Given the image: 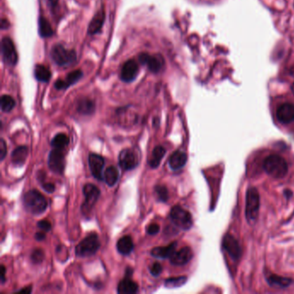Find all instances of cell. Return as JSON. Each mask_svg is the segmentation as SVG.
I'll return each mask as SVG.
<instances>
[{"mask_svg":"<svg viewBox=\"0 0 294 294\" xmlns=\"http://www.w3.org/2000/svg\"><path fill=\"white\" fill-rule=\"evenodd\" d=\"M100 247L98 235L95 233L87 236L75 248V255L78 257H89L95 255Z\"/></svg>","mask_w":294,"mask_h":294,"instance_id":"277c9868","label":"cell"},{"mask_svg":"<svg viewBox=\"0 0 294 294\" xmlns=\"http://www.w3.org/2000/svg\"><path fill=\"white\" fill-rule=\"evenodd\" d=\"M223 248L235 261H238L241 257V247L233 236L228 234L223 238Z\"/></svg>","mask_w":294,"mask_h":294,"instance_id":"4fadbf2b","label":"cell"},{"mask_svg":"<svg viewBox=\"0 0 294 294\" xmlns=\"http://www.w3.org/2000/svg\"><path fill=\"white\" fill-rule=\"evenodd\" d=\"M16 102L14 99L10 95H3L1 98V109L4 112H10L13 110Z\"/></svg>","mask_w":294,"mask_h":294,"instance_id":"1f68e13d","label":"cell"},{"mask_svg":"<svg viewBox=\"0 0 294 294\" xmlns=\"http://www.w3.org/2000/svg\"><path fill=\"white\" fill-rule=\"evenodd\" d=\"M44 259V253L41 249L34 250L31 255V260L35 264H39L42 263Z\"/></svg>","mask_w":294,"mask_h":294,"instance_id":"836d02e7","label":"cell"},{"mask_svg":"<svg viewBox=\"0 0 294 294\" xmlns=\"http://www.w3.org/2000/svg\"><path fill=\"white\" fill-rule=\"evenodd\" d=\"M8 26H9V22L6 20V19H3L2 20V25H1V27L3 29H5V28H8Z\"/></svg>","mask_w":294,"mask_h":294,"instance_id":"7bdbcfd3","label":"cell"},{"mask_svg":"<svg viewBox=\"0 0 294 294\" xmlns=\"http://www.w3.org/2000/svg\"><path fill=\"white\" fill-rule=\"evenodd\" d=\"M89 167L92 172L93 177L104 181V167H105V160L102 156L97 154H90L88 156Z\"/></svg>","mask_w":294,"mask_h":294,"instance_id":"7c38bea8","label":"cell"},{"mask_svg":"<svg viewBox=\"0 0 294 294\" xmlns=\"http://www.w3.org/2000/svg\"><path fill=\"white\" fill-rule=\"evenodd\" d=\"M267 282L271 287H278V288H287L291 284L293 283V280L289 278L278 276V275H271L267 278Z\"/></svg>","mask_w":294,"mask_h":294,"instance_id":"4316f807","label":"cell"},{"mask_svg":"<svg viewBox=\"0 0 294 294\" xmlns=\"http://www.w3.org/2000/svg\"><path fill=\"white\" fill-rule=\"evenodd\" d=\"M263 167L267 174L275 179L285 177L288 172V165L286 160L278 155L267 156L263 162Z\"/></svg>","mask_w":294,"mask_h":294,"instance_id":"6da1fadb","label":"cell"},{"mask_svg":"<svg viewBox=\"0 0 294 294\" xmlns=\"http://www.w3.org/2000/svg\"><path fill=\"white\" fill-rule=\"evenodd\" d=\"M77 110L82 115H91L95 110V104L92 100L84 98L79 100L77 103Z\"/></svg>","mask_w":294,"mask_h":294,"instance_id":"d4e9b609","label":"cell"},{"mask_svg":"<svg viewBox=\"0 0 294 294\" xmlns=\"http://www.w3.org/2000/svg\"><path fill=\"white\" fill-rule=\"evenodd\" d=\"M138 291L137 284L133 280L126 277L124 280H121L117 286V293L120 294H134Z\"/></svg>","mask_w":294,"mask_h":294,"instance_id":"44dd1931","label":"cell"},{"mask_svg":"<svg viewBox=\"0 0 294 294\" xmlns=\"http://www.w3.org/2000/svg\"><path fill=\"white\" fill-rule=\"evenodd\" d=\"M139 61L142 65H145L149 70L157 74L164 67V59L160 54H150L148 53H142L139 54Z\"/></svg>","mask_w":294,"mask_h":294,"instance_id":"9c48e42d","label":"cell"},{"mask_svg":"<svg viewBox=\"0 0 294 294\" xmlns=\"http://www.w3.org/2000/svg\"><path fill=\"white\" fill-rule=\"evenodd\" d=\"M165 154H166V149H164L162 146H156V148L153 150L150 158H149V166L152 168H156V167H159L160 163L163 159Z\"/></svg>","mask_w":294,"mask_h":294,"instance_id":"cb8c5ba5","label":"cell"},{"mask_svg":"<svg viewBox=\"0 0 294 294\" xmlns=\"http://www.w3.org/2000/svg\"><path fill=\"white\" fill-rule=\"evenodd\" d=\"M291 88H292V91H293V92H294V83L293 84V85H292V87H291Z\"/></svg>","mask_w":294,"mask_h":294,"instance_id":"ee69618b","label":"cell"},{"mask_svg":"<svg viewBox=\"0 0 294 294\" xmlns=\"http://www.w3.org/2000/svg\"><path fill=\"white\" fill-rule=\"evenodd\" d=\"M39 34L42 37H50L53 35V29L46 18L41 17L39 18Z\"/></svg>","mask_w":294,"mask_h":294,"instance_id":"f546056e","label":"cell"},{"mask_svg":"<svg viewBox=\"0 0 294 294\" xmlns=\"http://www.w3.org/2000/svg\"><path fill=\"white\" fill-rule=\"evenodd\" d=\"M119 177V173L113 166L107 167L104 173V181L109 187H113L117 183Z\"/></svg>","mask_w":294,"mask_h":294,"instance_id":"484cf974","label":"cell"},{"mask_svg":"<svg viewBox=\"0 0 294 294\" xmlns=\"http://www.w3.org/2000/svg\"><path fill=\"white\" fill-rule=\"evenodd\" d=\"M160 231V225L156 223H152L147 228V233L149 235H156Z\"/></svg>","mask_w":294,"mask_h":294,"instance_id":"74e56055","label":"cell"},{"mask_svg":"<svg viewBox=\"0 0 294 294\" xmlns=\"http://www.w3.org/2000/svg\"><path fill=\"white\" fill-rule=\"evenodd\" d=\"M260 209V195L257 189L251 187L248 189L246 194V217L249 222L255 221L259 214Z\"/></svg>","mask_w":294,"mask_h":294,"instance_id":"8992f818","label":"cell"},{"mask_svg":"<svg viewBox=\"0 0 294 294\" xmlns=\"http://www.w3.org/2000/svg\"><path fill=\"white\" fill-rule=\"evenodd\" d=\"M83 76V73L80 70H75V71L71 72L69 73L66 79L64 80H58L54 86L55 88L58 90H64V89H67L71 86L72 85L75 84L76 82H78Z\"/></svg>","mask_w":294,"mask_h":294,"instance_id":"e0dca14e","label":"cell"},{"mask_svg":"<svg viewBox=\"0 0 294 294\" xmlns=\"http://www.w3.org/2000/svg\"><path fill=\"white\" fill-rule=\"evenodd\" d=\"M37 226L41 231L49 232L51 231V223L48 220H42L37 223Z\"/></svg>","mask_w":294,"mask_h":294,"instance_id":"d590c367","label":"cell"},{"mask_svg":"<svg viewBox=\"0 0 294 294\" xmlns=\"http://www.w3.org/2000/svg\"><path fill=\"white\" fill-rule=\"evenodd\" d=\"M105 18H106L105 11L103 10L98 11V13L94 16V18H92V21L89 25L88 33L90 35H94L101 30L105 23Z\"/></svg>","mask_w":294,"mask_h":294,"instance_id":"ffe728a7","label":"cell"},{"mask_svg":"<svg viewBox=\"0 0 294 294\" xmlns=\"http://www.w3.org/2000/svg\"><path fill=\"white\" fill-rule=\"evenodd\" d=\"M69 143V138H68V135L63 133H60V134H57L54 137H53L52 142H51V145L53 147V149H62L63 150Z\"/></svg>","mask_w":294,"mask_h":294,"instance_id":"f1b7e54d","label":"cell"},{"mask_svg":"<svg viewBox=\"0 0 294 294\" xmlns=\"http://www.w3.org/2000/svg\"><path fill=\"white\" fill-rule=\"evenodd\" d=\"M176 247H177V241H174L166 247L154 248L151 250V255L156 258L170 259L171 256L174 255V252L176 251Z\"/></svg>","mask_w":294,"mask_h":294,"instance_id":"d6986e66","label":"cell"},{"mask_svg":"<svg viewBox=\"0 0 294 294\" xmlns=\"http://www.w3.org/2000/svg\"><path fill=\"white\" fill-rule=\"evenodd\" d=\"M1 49H2V55L4 63L8 66L13 67L18 62V52L16 50L13 41L10 37H4L2 40L1 43Z\"/></svg>","mask_w":294,"mask_h":294,"instance_id":"ba28073f","label":"cell"},{"mask_svg":"<svg viewBox=\"0 0 294 294\" xmlns=\"http://www.w3.org/2000/svg\"><path fill=\"white\" fill-rule=\"evenodd\" d=\"M156 193L160 202H167L168 199V191L166 187L157 186L156 187Z\"/></svg>","mask_w":294,"mask_h":294,"instance_id":"d6a6232c","label":"cell"},{"mask_svg":"<svg viewBox=\"0 0 294 294\" xmlns=\"http://www.w3.org/2000/svg\"><path fill=\"white\" fill-rule=\"evenodd\" d=\"M133 248H134V243L132 241V238L130 236H124L117 241V251L119 252L121 255H130L133 251Z\"/></svg>","mask_w":294,"mask_h":294,"instance_id":"603a6c76","label":"cell"},{"mask_svg":"<svg viewBox=\"0 0 294 294\" xmlns=\"http://www.w3.org/2000/svg\"><path fill=\"white\" fill-rule=\"evenodd\" d=\"M6 153H7V146H6L4 139H1L0 140V158H1V160H3L5 158Z\"/></svg>","mask_w":294,"mask_h":294,"instance_id":"8d00e7d4","label":"cell"},{"mask_svg":"<svg viewBox=\"0 0 294 294\" xmlns=\"http://www.w3.org/2000/svg\"><path fill=\"white\" fill-rule=\"evenodd\" d=\"M50 56L54 63L60 67L73 66L77 61L75 50H68L61 44H56L50 51Z\"/></svg>","mask_w":294,"mask_h":294,"instance_id":"3957f363","label":"cell"},{"mask_svg":"<svg viewBox=\"0 0 294 294\" xmlns=\"http://www.w3.org/2000/svg\"><path fill=\"white\" fill-rule=\"evenodd\" d=\"M23 203L26 211L34 215L42 214L48 207L46 199L37 190H30L26 192Z\"/></svg>","mask_w":294,"mask_h":294,"instance_id":"7a4b0ae2","label":"cell"},{"mask_svg":"<svg viewBox=\"0 0 294 294\" xmlns=\"http://www.w3.org/2000/svg\"><path fill=\"white\" fill-rule=\"evenodd\" d=\"M42 187H43V190L44 191H47V192H53L54 191V189H55V187L53 186V184L52 183H42Z\"/></svg>","mask_w":294,"mask_h":294,"instance_id":"f35d334b","label":"cell"},{"mask_svg":"<svg viewBox=\"0 0 294 294\" xmlns=\"http://www.w3.org/2000/svg\"><path fill=\"white\" fill-rule=\"evenodd\" d=\"M18 294H30L31 293V287H25V289H22V290H19L18 292Z\"/></svg>","mask_w":294,"mask_h":294,"instance_id":"b9f144b4","label":"cell"},{"mask_svg":"<svg viewBox=\"0 0 294 294\" xmlns=\"http://www.w3.org/2000/svg\"><path fill=\"white\" fill-rule=\"evenodd\" d=\"M187 161V154L182 151H175L171 155L170 158L168 160V164L172 170H180L184 167Z\"/></svg>","mask_w":294,"mask_h":294,"instance_id":"ac0fdd59","label":"cell"},{"mask_svg":"<svg viewBox=\"0 0 294 294\" xmlns=\"http://www.w3.org/2000/svg\"><path fill=\"white\" fill-rule=\"evenodd\" d=\"M35 77L39 81L48 83L51 79V72L43 65H36L35 68Z\"/></svg>","mask_w":294,"mask_h":294,"instance_id":"83f0119b","label":"cell"},{"mask_svg":"<svg viewBox=\"0 0 294 294\" xmlns=\"http://www.w3.org/2000/svg\"><path fill=\"white\" fill-rule=\"evenodd\" d=\"M193 253L191 248L184 247L179 251L174 252L170 257V263L174 266H183L191 261Z\"/></svg>","mask_w":294,"mask_h":294,"instance_id":"2e32d148","label":"cell"},{"mask_svg":"<svg viewBox=\"0 0 294 294\" xmlns=\"http://www.w3.org/2000/svg\"><path fill=\"white\" fill-rule=\"evenodd\" d=\"M48 162L49 167L52 172L57 174H63L66 161L62 149H52L50 151Z\"/></svg>","mask_w":294,"mask_h":294,"instance_id":"8fae6325","label":"cell"},{"mask_svg":"<svg viewBox=\"0 0 294 294\" xmlns=\"http://www.w3.org/2000/svg\"><path fill=\"white\" fill-rule=\"evenodd\" d=\"M46 238V235L44 233V231H40V232H37L35 235V239H36V241H43L44 239Z\"/></svg>","mask_w":294,"mask_h":294,"instance_id":"ab89813d","label":"cell"},{"mask_svg":"<svg viewBox=\"0 0 294 294\" xmlns=\"http://www.w3.org/2000/svg\"><path fill=\"white\" fill-rule=\"evenodd\" d=\"M170 219L175 226L183 231H188L192 226V217L191 213L182 207L175 206L170 212Z\"/></svg>","mask_w":294,"mask_h":294,"instance_id":"5b68a950","label":"cell"},{"mask_svg":"<svg viewBox=\"0 0 294 294\" xmlns=\"http://www.w3.org/2000/svg\"><path fill=\"white\" fill-rule=\"evenodd\" d=\"M28 148L26 146H20L11 154V160L15 166L21 167L25 164V160L28 156Z\"/></svg>","mask_w":294,"mask_h":294,"instance_id":"7402d4cb","label":"cell"},{"mask_svg":"<svg viewBox=\"0 0 294 294\" xmlns=\"http://www.w3.org/2000/svg\"><path fill=\"white\" fill-rule=\"evenodd\" d=\"M121 168L125 171L132 170L138 166L139 157L134 149H123L118 157Z\"/></svg>","mask_w":294,"mask_h":294,"instance_id":"30bf717a","label":"cell"},{"mask_svg":"<svg viewBox=\"0 0 294 294\" xmlns=\"http://www.w3.org/2000/svg\"><path fill=\"white\" fill-rule=\"evenodd\" d=\"M276 117L281 124H288L294 122V105L282 104L277 109Z\"/></svg>","mask_w":294,"mask_h":294,"instance_id":"9a60e30c","label":"cell"},{"mask_svg":"<svg viewBox=\"0 0 294 294\" xmlns=\"http://www.w3.org/2000/svg\"><path fill=\"white\" fill-rule=\"evenodd\" d=\"M83 193L85 196V202L82 205V213L87 214L92 211L96 202L100 198V191L99 188L92 184H85L83 187Z\"/></svg>","mask_w":294,"mask_h":294,"instance_id":"52a82bcc","label":"cell"},{"mask_svg":"<svg viewBox=\"0 0 294 294\" xmlns=\"http://www.w3.org/2000/svg\"><path fill=\"white\" fill-rule=\"evenodd\" d=\"M150 273L154 277H158L162 272V267L159 263H155L150 267Z\"/></svg>","mask_w":294,"mask_h":294,"instance_id":"e575fe53","label":"cell"},{"mask_svg":"<svg viewBox=\"0 0 294 294\" xmlns=\"http://www.w3.org/2000/svg\"><path fill=\"white\" fill-rule=\"evenodd\" d=\"M138 64L135 60H129L124 62L121 68L120 78L123 81L132 82L138 75Z\"/></svg>","mask_w":294,"mask_h":294,"instance_id":"5bb4252c","label":"cell"},{"mask_svg":"<svg viewBox=\"0 0 294 294\" xmlns=\"http://www.w3.org/2000/svg\"><path fill=\"white\" fill-rule=\"evenodd\" d=\"M1 282L2 284L5 282V267L4 265L1 266Z\"/></svg>","mask_w":294,"mask_h":294,"instance_id":"60d3db41","label":"cell"},{"mask_svg":"<svg viewBox=\"0 0 294 294\" xmlns=\"http://www.w3.org/2000/svg\"><path fill=\"white\" fill-rule=\"evenodd\" d=\"M187 278L186 276L173 277L165 280V287L167 288H177L181 287L186 284Z\"/></svg>","mask_w":294,"mask_h":294,"instance_id":"4dcf8cb0","label":"cell"}]
</instances>
